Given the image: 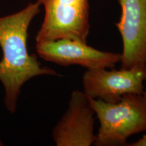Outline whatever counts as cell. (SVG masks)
<instances>
[{"instance_id":"cell-9","label":"cell","mask_w":146,"mask_h":146,"mask_svg":"<svg viewBox=\"0 0 146 146\" xmlns=\"http://www.w3.org/2000/svg\"><path fill=\"white\" fill-rule=\"evenodd\" d=\"M145 81H146V80H145ZM142 96H143V99H144V100H145V102L146 103V89H145V91H144L143 94V95H142Z\"/></svg>"},{"instance_id":"cell-8","label":"cell","mask_w":146,"mask_h":146,"mask_svg":"<svg viewBox=\"0 0 146 146\" xmlns=\"http://www.w3.org/2000/svg\"><path fill=\"white\" fill-rule=\"evenodd\" d=\"M131 146H146V134L141 139L130 145Z\"/></svg>"},{"instance_id":"cell-1","label":"cell","mask_w":146,"mask_h":146,"mask_svg":"<svg viewBox=\"0 0 146 146\" xmlns=\"http://www.w3.org/2000/svg\"><path fill=\"white\" fill-rule=\"evenodd\" d=\"M41 4L30 2L15 13L0 16V82L4 88V104L12 114L17 108L18 98L25 83L37 76H60L57 72L42 66L35 54L27 48L29 28L39 14Z\"/></svg>"},{"instance_id":"cell-7","label":"cell","mask_w":146,"mask_h":146,"mask_svg":"<svg viewBox=\"0 0 146 146\" xmlns=\"http://www.w3.org/2000/svg\"><path fill=\"white\" fill-rule=\"evenodd\" d=\"M95 111L89 98L82 91L72 93L68 108L53 131L57 146H90L94 144Z\"/></svg>"},{"instance_id":"cell-10","label":"cell","mask_w":146,"mask_h":146,"mask_svg":"<svg viewBox=\"0 0 146 146\" xmlns=\"http://www.w3.org/2000/svg\"><path fill=\"white\" fill-rule=\"evenodd\" d=\"M1 145H3V142L0 140V146H1Z\"/></svg>"},{"instance_id":"cell-3","label":"cell","mask_w":146,"mask_h":146,"mask_svg":"<svg viewBox=\"0 0 146 146\" xmlns=\"http://www.w3.org/2000/svg\"><path fill=\"white\" fill-rule=\"evenodd\" d=\"M45 10L36 43L67 39L87 43L89 34V0H36Z\"/></svg>"},{"instance_id":"cell-4","label":"cell","mask_w":146,"mask_h":146,"mask_svg":"<svg viewBox=\"0 0 146 146\" xmlns=\"http://www.w3.org/2000/svg\"><path fill=\"white\" fill-rule=\"evenodd\" d=\"M146 66L119 70H87L83 76L84 93L89 98L116 103L127 94L143 95Z\"/></svg>"},{"instance_id":"cell-6","label":"cell","mask_w":146,"mask_h":146,"mask_svg":"<svg viewBox=\"0 0 146 146\" xmlns=\"http://www.w3.org/2000/svg\"><path fill=\"white\" fill-rule=\"evenodd\" d=\"M122 13L116 26L123 43L121 68L146 66V0H118Z\"/></svg>"},{"instance_id":"cell-5","label":"cell","mask_w":146,"mask_h":146,"mask_svg":"<svg viewBox=\"0 0 146 146\" xmlns=\"http://www.w3.org/2000/svg\"><path fill=\"white\" fill-rule=\"evenodd\" d=\"M36 52L46 61L68 66L80 65L88 70L113 68L121 60V54L100 51L87 43L67 39L36 43Z\"/></svg>"},{"instance_id":"cell-2","label":"cell","mask_w":146,"mask_h":146,"mask_svg":"<svg viewBox=\"0 0 146 146\" xmlns=\"http://www.w3.org/2000/svg\"><path fill=\"white\" fill-rule=\"evenodd\" d=\"M89 100L100 123L94 145H122L129 137L146 131V103L142 95H125L116 103Z\"/></svg>"}]
</instances>
